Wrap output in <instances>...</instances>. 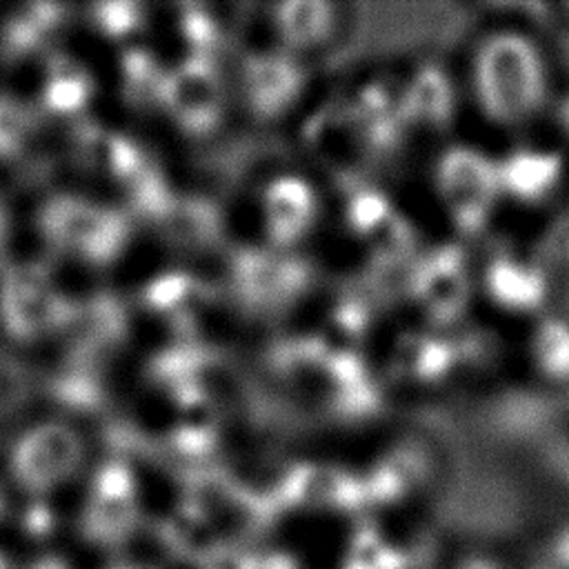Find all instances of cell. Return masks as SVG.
<instances>
[{"label": "cell", "mask_w": 569, "mask_h": 569, "mask_svg": "<svg viewBox=\"0 0 569 569\" xmlns=\"http://www.w3.org/2000/svg\"><path fill=\"white\" fill-rule=\"evenodd\" d=\"M73 318L71 298L38 262L7 264L0 273V327L18 342H36L64 329Z\"/></svg>", "instance_id": "6da1fadb"}, {"label": "cell", "mask_w": 569, "mask_h": 569, "mask_svg": "<svg viewBox=\"0 0 569 569\" xmlns=\"http://www.w3.org/2000/svg\"><path fill=\"white\" fill-rule=\"evenodd\" d=\"M80 436L60 420L27 427L7 453V473L29 500H49L82 465Z\"/></svg>", "instance_id": "7a4b0ae2"}, {"label": "cell", "mask_w": 569, "mask_h": 569, "mask_svg": "<svg viewBox=\"0 0 569 569\" xmlns=\"http://www.w3.org/2000/svg\"><path fill=\"white\" fill-rule=\"evenodd\" d=\"M38 231L53 251L84 260L109 256L116 240L111 216L69 193H53L42 202L38 211Z\"/></svg>", "instance_id": "3957f363"}, {"label": "cell", "mask_w": 569, "mask_h": 569, "mask_svg": "<svg viewBox=\"0 0 569 569\" xmlns=\"http://www.w3.org/2000/svg\"><path fill=\"white\" fill-rule=\"evenodd\" d=\"M133 507L129 489L118 473L102 471L91 482L87 502L80 511V538L96 549L120 547L133 529Z\"/></svg>", "instance_id": "277c9868"}, {"label": "cell", "mask_w": 569, "mask_h": 569, "mask_svg": "<svg viewBox=\"0 0 569 569\" xmlns=\"http://www.w3.org/2000/svg\"><path fill=\"white\" fill-rule=\"evenodd\" d=\"M38 111L16 93H0V160H11L24 151L33 138Z\"/></svg>", "instance_id": "5b68a950"}, {"label": "cell", "mask_w": 569, "mask_h": 569, "mask_svg": "<svg viewBox=\"0 0 569 569\" xmlns=\"http://www.w3.org/2000/svg\"><path fill=\"white\" fill-rule=\"evenodd\" d=\"M56 13H58V7H51V4H40V7H29V11L20 18H16L11 22V29H9V40L16 44V47H27L31 42H36L38 38H42L47 33V29L56 22Z\"/></svg>", "instance_id": "8992f818"}, {"label": "cell", "mask_w": 569, "mask_h": 569, "mask_svg": "<svg viewBox=\"0 0 569 569\" xmlns=\"http://www.w3.org/2000/svg\"><path fill=\"white\" fill-rule=\"evenodd\" d=\"M80 89L82 87H80L78 76H64V73H60V69H56L44 84V104L53 111L71 109L78 104Z\"/></svg>", "instance_id": "52a82bcc"}, {"label": "cell", "mask_w": 569, "mask_h": 569, "mask_svg": "<svg viewBox=\"0 0 569 569\" xmlns=\"http://www.w3.org/2000/svg\"><path fill=\"white\" fill-rule=\"evenodd\" d=\"M18 569H76V567L64 553L53 549H42L24 567H18Z\"/></svg>", "instance_id": "ba28073f"}, {"label": "cell", "mask_w": 569, "mask_h": 569, "mask_svg": "<svg viewBox=\"0 0 569 569\" xmlns=\"http://www.w3.org/2000/svg\"><path fill=\"white\" fill-rule=\"evenodd\" d=\"M9 236H11V220H9V211L7 207L2 204L0 200V260L7 251V244H9Z\"/></svg>", "instance_id": "9c48e42d"}, {"label": "cell", "mask_w": 569, "mask_h": 569, "mask_svg": "<svg viewBox=\"0 0 569 569\" xmlns=\"http://www.w3.org/2000/svg\"><path fill=\"white\" fill-rule=\"evenodd\" d=\"M102 569H151L149 565H142V562H136V560H111L107 567Z\"/></svg>", "instance_id": "30bf717a"}, {"label": "cell", "mask_w": 569, "mask_h": 569, "mask_svg": "<svg viewBox=\"0 0 569 569\" xmlns=\"http://www.w3.org/2000/svg\"><path fill=\"white\" fill-rule=\"evenodd\" d=\"M0 569H18L16 562L11 560V556L4 549H0Z\"/></svg>", "instance_id": "8fae6325"}, {"label": "cell", "mask_w": 569, "mask_h": 569, "mask_svg": "<svg viewBox=\"0 0 569 569\" xmlns=\"http://www.w3.org/2000/svg\"><path fill=\"white\" fill-rule=\"evenodd\" d=\"M7 518V493H4V489H2V485H0V522Z\"/></svg>", "instance_id": "7c38bea8"}, {"label": "cell", "mask_w": 569, "mask_h": 569, "mask_svg": "<svg viewBox=\"0 0 569 569\" xmlns=\"http://www.w3.org/2000/svg\"><path fill=\"white\" fill-rule=\"evenodd\" d=\"M567 560H569V545H567Z\"/></svg>", "instance_id": "4fadbf2b"}]
</instances>
